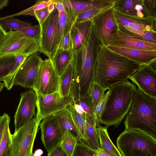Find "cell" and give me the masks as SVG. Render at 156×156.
Returning a JSON list of instances; mask_svg holds the SVG:
<instances>
[{
  "instance_id": "1",
  "label": "cell",
  "mask_w": 156,
  "mask_h": 156,
  "mask_svg": "<svg viewBox=\"0 0 156 156\" xmlns=\"http://www.w3.org/2000/svg\"><path fill=\"white\" fill-rule=\"evenodd\" d=\"M100 44L92 23L85 41L79 49L74 51L70 94L73 100L88 95L90 86L94 81L96 60Z\"/></svg>"
},
{
  "instance_id": "2",
  "label": "cell",
  "mask_w": 156,
  "mask_h": 156,
  "mask_svg": "<svg viewBox=\"0 0 156 156\" xmlns=\"http://www.w3.org/2000/svg\"><path fill=\"white\" fill-rule=\"evenodd\" d=\"M143 65L100 44L96 60L94 81L109 89L127 81Z\"/></svg>"
},
{
  "instance_id": "3",
  "label": "cell",
  "mask_w": 156,
  "mask_h": 156,
  "mask_svg": "<svg viewBox=\"0 0 156 156\" xmlns=\"http://www.w3.org/2000/svg\"><path fill=\"white\" fill-rule=\"evenodd\" d=\"M125 129H135L156 139V98L137 88L124 121Z\"/></svg>"
},
{
  "instance_id": "4",
  "label": "cell",
  "mask_w": 156,
  "mask_h": 156,
  "mask_svg": "<svg viewBox=\"0 0 156 156\" xmlns=\"http://www.w3.org/2000/svg\"><path fill=\"white\" fill-rule=\"evenodd\" d=\"M136 89L135 85L128 80L110 87V93L99 124L118 127L130 108Z\"/></svg>"
},
{
  "instance_id": "5",
  "label": "cell",
  "mask_w": 156,
  "mask_h": 156,
  "mask_svg": "<svg viewBox=\"0 0 156 156\" xmlns=\"http://www.w3.org/2000/svg\"><path fill=\"white\" fill-rule=\"evenodd\" d=\"M122 156H156V139L135 129H125L117 140Z\"/></svg>"
},
{
  "instance_id": "6",
  "label": "cell",
  "mask_w": 156,
  "mask_h": 156,
  "mask_svg": "<svg viewBox=\"0 0 156 156\" xmlns=\"http://www.w3.org/2000/svg\"><path fill=\"white\" fill-rule=\"evenodd\" d=\"M114 14L121 31L136 39L156 43V18H138L123 14L114 9Z\"/></svg>"
},
{
  "instance_id": "7",
  "label": "cell",
  "mask_w": 156,
  "mask_h": 156,
  "mask_svg": "<svg viewBox=\"0 0 156 156\" xmlns=\"http://www.w3.org/2000/svg\"><path fill=\"white\" fill-rule=\"evenodd\" d=\"M40 51L39 41L20 31L10 30L0 45V57L20 56L27 57Z\"/></svg>"
},
{
  "instance_id": "8",
  "label": "cell",
  "mask_w": 156,
  "mask_h": 156,
  "mask_svg": "<svg viewBox=\"0 0 156 156\" xmlns=\"http://www.w3.org/2000/svg\"><path fill=\"white\" fill-rule=\"evenodd\" d=\"M58 15V12L55 7L45 21L40 26V52L51 60L57 52L60 41Z\"/></svg>"
},
{
  "instance_id": "9",
  "label": "cell",
  "mask_w": 156,
  "mask_h": 156,
  "mask_svg": "<svg viewBox=\"0 0 156 156\" xmlns=\"http://www.w3.org/2000/svg\"><path fill=\"white\" fill-rule=\"evenodd\" d=\"M40 123L33 117L12 134V156H32Z\"/></svg>"
},
{
  "instance_id": "10",
  "label": "cell",
  "mask_w": 156,
  "mask_h": 156,
  "mask_svg": "<svg viewBox=\"0 0 156 156\" xmlns=\"http://www.w3.org/2000/svg\"><path fill=\"white\" fill-rule=\"evenodd\" d=\"M59 76L55 71L51 60H42L33 89L42 95L58 91Z\"/></svg>"
},
{
  "instance_id": "11",
  "label": "cell",
  "mask_w": 156,
  "mask_h": 156,
  "mask_svg": "<svg viewBox=\"0 0 156 156\" xmlns=\"http://www.w3.org/2000/svg\"><path fill=\"white\" fill-rule=\"evenodd\" d=\"M36 94L37 112L35 117L40 123L44 118L66 108L73 100L70 96L62 97L58 91L45 95Z\"/></svg>"
},
{
  "instance_id": "12",
  "label": "cell",
  "mask_w": 156,
  "mask_h": 156,
  "mask_svg": "<svg viewBox=\"0 0 156 156\" xmlns=\"http://www.w3.org/2000/svg\"><path fill=\"white\" fill-rule=\"evenodd\" d=\"M129 79L145 94L156 98V60L142 65Z\"/></svg>"
},
{
  "instance_id": "13",
  "label": "cell",
  "mask_w": 156,
  "mask_h": 156,
  "mask_svg": "<svg viewBox=\"0 0 156 156\" xmlns=\"http://www.w3.org/2000/svg\"><path fill=\"white\" fill-rule=\"evenodd\" d=\"M112 7L100 13L92 20L94 29L101 44L107 46L109 38L119 30Z\"/></svg>"
},
{
  "instance_id": "14",
  "label": "cell",
  "mask_w": 156,
  "mask_h": 156,
  "mask_svg": "<svg viewBox=\"0 0 156 156\" xmlns=\"http://www.w3.org/2000/svg\"><path fill=\"white\" fill-rule=\"evenodd\" d=\"M42 60L37 52L27 57L16 74L14 85L33 89Z\"/></svg>"
},
{
  "instance_id": "15",
  "label": "cell",
  "mask_w": 156,
  "mask_h": 156,
  "mask_svg": "<svg viewBox=\"0 0 156 156\" xmlns=\"http://www.w3.org/2000/svg\"><path fill=\"white\" fill-rule=\"evenodd\" d=\"M37 101L36 94L32 89L20 94V102L14 116L15 131L35 116Z\"/></svg>"
},
{
  "instance_id": "16",
  "label": "cell",
  "mask_w": 156,
  "mask_h": 156,
  "mask_svg": "<svg viewBox=\"0 0 156 156\" xmlns=\"http://www.w3.org/2000/svg\"><path fill=\"white\" fill-rule=\"evenodd\" d=\"M39 126L41 141L48 154L60 143L62 136L61 131L53 115L43 119Z\"/></svg>"
},
{
  "instance_id": "17",
  "label": "cell",
  "mask_w": 156,
  "mask_h": 156,
  "mask_svg": "<svg viewBox=\"0 0 156 156\" xmlns=\"http://www.w3.org/2000/svg\"><path fill=\"white\" fill-rule=\"evenodd\" d=\"M108 46L144 50L156 51V43L136 39L126 35L119 29L110 37Z\"/></svg>"
},
{
  "instance_id": "18",
  "label": "cell",
  "mask_w": 156,
  "mask_h": 156,
  "mask_svg": "<svg viewBox=\"0 0 156 156\" xmlns=\"http://www.w3.org/2000/svg\"><path fill=\"white\" fill-rule=\"evenodd\" d=\"M113 8L120 13L129 16L140 18H154L144 0H116Z\"/></svg>"
},
{
  "instance_id": "19",
  "label": "cell",
  "mask_w": 156,
  "mask_h": 156,
  "mask_svg": "<svg viewBox=\"0 0 156 156\" xmlns=\"http://www.w3.org/2000/svg\"><path fill=\"white\" fill-rule=\"evenodd\" d=\"M111 50L139 63L146 65L156 60V51L107 46Z\"/></svg>"
},
{
  "instance_id": "20",
  "label": "cell",
  "mask_w": 156,
  "mask_h": 156,
  "mask_svg": "<svg viewBox=\"0 0 156 156\" xmlns=\"http://www.w3.org/2000/svg\"><path fill=\"white\" fill-rule=\"evenodd\" d=\"M63 2L64 10L58 12V23L61 38L60 43L64 35L70 31L77 17L69 0H63Z\"/></svg>"
},
{
  "instance_id": "21",
  "label": "cell",
  "mask_w": 156,
  "mask_h": 156,
  "mask_svg": "<svg viewBox=\"0 0 156 156\" xmlns=\"http://www.w3.org/2000/svg\"><path fill=\"white\" fill-rule=\"evenodd\" d=\"M53 115L58 124L62 135L66 130H68L78 141L81 140L80 134L71 112L67 108L55 113Z\"/></svg>"
},
{
  "instance_id": "22",
  "label": "cell",
  "mask_w": 156,
  "mask_h": 156,
  "mask_svg": "<svg viewBox=\"0 0 156 156\" xmlns=\"http://www.w3.org/2000/svg\"><path fill=\"white\" fill-rule=\"evenodd\" d=\"M92 25V21L75 22L70 32L74 51L79 49L85 41Z\"/></svg>"
},
{
  "instance_id": "23",
  "label": "cell",
  "mask_w": 156,
  "mask_h": 156,
  "mask_svg": "<svg viewBox=\"0 0 156 156\" xmlns=\"http://www.w3.org/2000/svg\"><path fill=\"white\" fill-rule=\"evenodd\" d=\"M69 1L77 16L80 14L92 9L114 6L116 0H69Z\"/></svg>"
},
{
  "instance_id": "24",
  "label": "cell",
  "mask_w": 156,
  "mask_h": 156,
  "mask_svg": "<svg viewBox=\"0 0 156 156\" xmlns=\"http://www.w3.org/2000/svg\"><path fill=\"white\" fill-rule=\"evenodd\" d=\"M107 128V126H101L97 122L96 129L101 149L111 156H122L111 141Z\"/></svg>"
},
{
  "instance_id": "25",
  "label": "cell",
  "mask_w": 156,
  "mask_h": 156,
  "mask_svg": "<svg viewBox=\"0 0 156 156\" xmlns=\"http://www.w3.org/2000/svg\"><path fill=\"white\" fill-rule=\"evenodd\" d=\"M94 115H86L85 118L86 139L84 142L93 149L98 152L101 149L97 132V122Z\"/></svg>"
},
{
  "instance_id": "26",
  "label": "cell",
  "mask_w": 156,
  "mask_h": 156,
  "mask_svg": "<svg viewBox=\"0 0 156 156\" xmlns=\"http://www.w3.org/2000/svg\"><path fill=\"white\" fill-rule=\"evenodd\" d=\"M74 51L64 50L58 48L51 60L54 69L60 76L72 62Z\"/></svg>"
},
{
  "instance_id": "27",
  "label": "cell",
  "mask_w": 156,
  "mask_h": 156,
  "mask_svg": "<svg viewBox=\"0 0 156 156\" xmlns=\"http://www.w3.org/2000/svg\"><path fill=\"white\" fill-rule=\"evenodd\" d=\"M73 73V67L71 62L59 76L58 92L62 97L70 96Z\"/></svg>"
},
{
  "instance_id": "28",
  "label": "cell",
  "mask_w": 156,
  "mask_h": 156,
  "mask_svg": "<svg viewBox=\"0 0 156 156\" xmlns=\"http://www.w3.org/2000/svg\"><path fill=\"white\" fill-rule=\"evenodd\" d=\"M0 25L6 32L11 30L17 31L20 29L32 26L30 23L22 21L14 17H0Z\"/></svg>"
},
{
  "instance_id": "29",
  "label": "cell",
  "mask_w": 156,
  "mask_h": 156,
  "mask_svg": "<svg viewBox=\"0 0 156 156\" xmlns=\"http://www.w3.org/2000/svg\"><path fill=\"white\" fill-rule=\"evenodd\" d=\"M15 56V62L13 67L3 81L5 86L8 90L14 85V81L16 74L20 67L27 57L20 56Z\"/></svg>"
},
{
  "instance_id": "30",
  "label": "cell",
  "mask_w": 156,
  "mask_h": 156,
  "mask_svg": "<svg viewBox=\"0 0 156 156\" xmlns=\"http://www.w3.org/2000/svg\"><path fill=\"white\" fill-rule=\"evenodd\" d=\"M108 89L95 81H94L91 83L89 89L88 94L92 102L94 111L105 91Z\"/></svg>"
},
{
  "instance_id": "31",
  "label": "cell",
  "mask_w": 156,
  "mask_h": 156,
  "mask_svg": "<svg viewBox=\"0 0 156 156\" xmlns=\"http://www.w3.org/2000/svg\"><path fill=\"white\" fill-rule=\"evenodd\" d=\"M78 141L68 130H66L62 136L60 146L68 156H72Z\"/></svg>"
},
{
  "instance_id": "32",
  "label": "cell",
  "mask_w": 156,
  "mask_h": 156,
  "mask_svg": "<svg viewBox=\"0 0 156 156\" xmlns=\"http://www.w3.org/2000/svg\"><path fill=\"white\" fill-rule=\"evenodd\" d=\"M67 108L71 112L74 121L80 134L81 141L85 142L86 139V118L83 117L77 113L71 104Z\"/></svg>"
},
{
  "instance_id": "33",
  "label": "cell",
  "mask_w": 156,
  "mask_h": 156,
  "mask_svg": "<svg viewBox=\"0 0 156 156\" xmlns=\"http://www.w3.org/2000/svg\"><path fill=\"white\" fill-rule=\"evenodd\" d=\"M54 0H40L37 1L35 4L30 7L18 13L2 17L4 18L14 17L21 15L34 16V11L42 9L53 2Z\"/></svg>"
},
{
  "instance_id": "34",
  "label": "cell",
  "mask_w": 156,
  "mask_h": 156,
  "mask_svg": "<svg viewBox=\"0 0 156 156\" xmlns=\"http://www.w3.org/2000/svg\"><path fill=\"white\" fill-rule=\"evenodd\" d=\"M15 62V56L0 57V81H3Z\"/></svg>"
},
{
  "instance_id": "35",
  "label": "cell",
  "mask_w": 156,
  "mask_h": 156,
  "mask_svg": "<svg viewBox=\"0 0 156 156\" xmlns=\"http://www.w3.org/2000/svg\"><path fill=\"white\" fill-rule=\"evenodd\" d=\"M114 6L96 8L86 11L79 15L76 17V22H82L92 21L97 15Z\"/></svg>"
},
{
  "instance_id": "36",
  "label": "cell",
  "mask_w": 156,
  "mask_h": 156,
  "mask_svg": "<svg viewBox=\"0 0 156 156\" xmlns=\"http://www.w3.org/2000/svg\"><path fill=\"white\" fill-rule=\"evenodd\" d=\"M9 124L6 126L2 135L0 144V156H4L11 146L12 134Z\"/></svg>"
},
{
  "instance_id": "37",
  "label": "cell",
  "mask_w": 156,
  "mask_h": 156,
  "mask_svg": "<svg viewBox=\"0 0 156 156\" xmlns=\"http://www.w3.org/2000/svg\"><path fill=\"white\" fill-rule=\"evenodd\" d=\"M97 152L81 140L77 142L72 156H96Z\"/></svg>"
},
{
  "instance_id": "38",
  "label": "cell",
  "mask_w": 156,
  "mask_h": 156,
  "mask_svg": "<svg viewBox=\"0 0 156 156\" xmlns=\"http://www.w3.org/2000/svg\"><path fill=\"white\" fill-rule=\"evenodd\" d=\"M83 109L87 115H94V108L92 101L89 95L73 100Z\"/></svg>"
},
{
  "instance_id": "39",
  "label": "cell",
  "mask_w": 156,
  "mask_h": 156,
  "mask_svg": "<svg viewBox=\"0 0 156 156\" xmlns=\"http://www.w3.org/2000/svg\"><path fill=\"white\" fill-rule=\"evenodd\" d=\"M18 31L23 33L26 36L39 41L41 32L40 26L36 25L20 29Z\"/></svg>"
},
{
  "instance_id": "40",
  "label": "cell",
  "mask_w": 156,
  "mask_h": 156,
  "mask_svg": "<svg viewBox=\"0 0 156 156\" xmlns=\"http://www.w3.org/2000/svg\"><path fill=\"white\" fill-rule=\"evenodd\" d=\"M105 93L94 109V115L96 121L98 122L100 118L105 107L110 93V90L109 89Z\"/></svg>"
},
{
  "instance_id": "41",
  "label": "cell",
  "mask_w": 156,
  "mask_h": 156,
  "mask_svg": "<svg viewBox=\"0 0 156 156\" xmlns=\"http://www.w3.org/2000/svg\"><path fill=\"white\" fill-rule=\"evenodd\" d=\"M48 5L42 9L34 11V17L38 21L40 26L45 21L51 13L49 11Z\"/></svg>"
},
{
  "instance_id": "42",
  "label": "cell",
  "mask_w": 156,
  "mask_h": 156,
  "mask_svg": "<svg viewBox=\"0 0 156 156\" xmlns=\"http://www.w3.org/2000/svg\"><path fill=\"white\" fill-rule=\"evenodd\" d=\"M70 31L67 33L63 37L60 43L58 48L64 50L73 49Z\"/></svg>"
},
{
  "instance_id": "43",
  "label": "cell",
  "mask_w": 156,
  "mask_h": 156,
  "mask_svg": "<svg viewBox=\"0 0 156 156\" xmlns=\"http://www.w3.org/2000/svg\"><path fill=\"white\" fill-rule=\"evenodd\" d=\"M10 122V117L7 113H5L0 117V144L5 128Z\"/></svg>"
},
{
  "instance_id": "44",
  "label": "cell",
  "mask_w": 156,
  "mask_h": 156,
  "mask_svg": "<svg viewBox=\"0 0 156 156\" xmlns=\"http://www.w3.org/2000/svg\"><path fill=\"white\" fill-rule=\"evenodd\" d=\"M144 2L152 17L156 18V0H144Z\"/></svg>"
},
{
  "instance_id": "45",
  "label": "cell",
  "mask_w": 156,
  "mask_h": 156,
  "mask_svg": "<svg viewBox=\"0 0 156 156\" xmlns=\"http://www.w3.org/2000/svg\"><path fill=\"white\" fill-rule=\"evenodd\" d=\"M60 143L48 154V156H68L62 150Z\"/></svg>"
},
{
  "instance_id": "46",
  "label": "cell",
  "mask_w": 156,
  "mask_h": 156,
  "mask_svg": "<svg viewBox=\"0 0 156 156\" xmlns=\"http://www.w3.org/2000/svg\"><path fill=\"white\" fill-rule=\"evenodd\" d=\"M7 32L5 31L0 25V45L5 38Z\"/></svg>"
},
{
  "instance_id": "47",
  "label": "cell",
  "mask_w": 156,
  "mask_h": 156,
  "mask_svg": "<svg viewBox=\"0 0 156 156\" xmlns=\"http://www.w3.org/2000/svg\"><path fill=\"white\" fill-rule=\"evenodd\" d=\"M8 0H0V10L7 6L9 4Z\"/></svg>"
},
{
  "instance_id": "48",
  "label": "cell",
  "mask_w": 156,
  "mask_h": 156,
  "mask_svg": "<svg viewBox=\"0 0 156 156\" xmlns=\"http://www.w3.org/2000/svg\"><path fill=\"white\" fill-rule=\"evenodd\" d=\"M43 151L41 149L37 150L33 154V156H41L43 154Z\"/></svg>"
},
{
  "instance_id": "49",
  "label": "cell",
  "mask_w": 156,
  "mask_h": 156,
  "mask_svg": "<svg viewBox=\"0 0 156 156\" xmlns=\"http://www.w3.org/2000/svg\"><path fill=\"white\" fill-rule=\"evenodd\" d=\"M98 153L99 156H107L106 153L101 149L98 152Z\"/></svg>"
},
{
  "instance_id": "50",
  "label": "cell",
  "mask_w": 156,
  "mask_h": 156,
  "mask_svg": "<svg viewBox=\"0 0 156 156\" xmlns=\"http://www.w3.org/2000/svg\"><path fill=\"white\" fill-rule=\"evenodd\" d=\"M4 156H12L11 146L7 152Z\"/></svg>"
},
{
  "instance_id": "51",
  "label": "cell",
  "mask_w": 156,
  "mask_h": 156,
  "mask_svg": "<svg viewBox=\"0 0 156 156\" xmlns=\"http://www.w3.org/2000/svg\"><path fill=\"white\" fill-rule=\"evenodd\" d=\"M4 86L5 85L4 83H2L1 81H0V93L3 90Z\"/></svg>"
},
{
  "instance_id": "52",
  "label": "cell",
  "mask_w": 156,
  "mask_h": 156,
  "mask_svg": "<svg viewBox=\"0 0 156 156\" xmlns=\"http://www.w3.org/2000/svg\"><path fill=\"white\" fill-rule=\"evenodd\" d=\"M96 156H99V155H98V152H97V154H96Z\"/></svg>"
},
{
  "instance_id": "53",
  "label": "cell",
  "mask_w": 156,
  "mask_h": 156,
  "mask_svg": "<svg viewBox=\"0 0 156 156\" xmlns=\"http://www.w3.org/2000/svg\"><path fill=\"white\" fill-rule=\"evenodd\" d=\"M106 155H107V156H110V155H109V154H106Z\"/></svg>"
},
{
  "instance_id": "54",
  "label": "cell",
  "mask_w": 156,
  "mask_h": 156,
  "mask_svg": "<svg viewBox=\"0 0 156 156\" xmlns=\"http://www.w3.org/2000/svg\"><path fill=\"white\" fill-rule=\"evenodd\" d=\"M32 156H33V154L32 155Z\"/></svg>"
},
{
  "instance_id": "55",
  "label": "cell",
  "mask_w": 156,
  "mask_h": 156,
  "mask_svg": "<svg viewBox=\"0 0 156 156\" xmlns=\"http://www.w3.org/2000/svg\"></svg>"
}]
</instances>
